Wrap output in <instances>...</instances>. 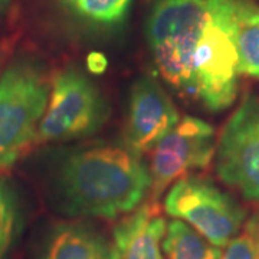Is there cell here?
Segmentation results:
<instances>
[{
    "label": "cell",
    "instance_id": "2e32d148",
    "mask_svg": "<svg viewBox=\"0 0 259 259\" xmlns=\"http://www.w3.org/2000/svg\"><path fill=\"white\" fill-rule=\"evenodd\" d=\"M225 248L221 259H259V248L246 233L235 236Z\"/></svg>",
    "mask_w": 259,
    "mask_h": 259
},
{
    "label": "cell",
    "instance_id": "8fae6325",
    "mask_svg": "<svg viewBox=\"0 0 259 259\" xmlns=\"http://www.w3.org/2000/svg\"><path fill=\"white\" fill-rule=\"evenodd\" d=\"M235 22L239 72L259 78V5L235 0Z\"/></svg>",
    "mask_w": 259,
    "mask_h": 259
},
{
    "label": "cell",
    "instance_id": "9c48e42d",
    "mask_svg": "<svg viewBox=\"0 0 259 259\" xmlns=\"http://www.w3.org/2000/svg\"><path fill=\"white\" fill-rule=\"evenodd\" d=\"M180 121L179 111L157 79L140 76L130 94L125 122V147L144 154Z\"/></svg>",
    "mask_w": 259,
    "mask_h": 259
},
{
    "label": "cell",
    "instance_id": "e0dca14e",
    "mask_svg": "<svg viewBox=\"0 0 259 259\" xmlns=\"http://www.w3.org/2000/svg\"><path fill=\"white\" fill-rule=\"evenodd\" d=\"M245 231H246L245 233L249 235L252 241L255 242L259 248V209L248 219V222L245 225Z\"/></svg>",
    "mask_w": 259,
    "mask_h": 259
},
{
    "label": "cell",
    "instance_id": "d6986e66",
    "mask_svg": "<svg viewBox=\"0 0 259 259\" xmlns=\"http://www.w3.org/2000/svg\"><path fill=\"white\" fill-rule=\"evenodd\" d=\"M3 59H5V55H3V52L0 51V69H2V65H3Z\"/></svg>",
    "mask_w": 259,
    "mask_h": 259
},
{
    "label": "cell",
    "instance_id": "7c38bea8",
    "mask_svg": "<svg viewBox=\"0 0 259 259\" xmlns=\"http://www.w3.org/2000/svg\"><path fill=\"white\" fill-rule=\"evenodd\" d=\"M164 259H221L222 252L182 221L167 225L161 242Z\"/></svg>",
    "mask_w": 259,
    "mask_h": 259
},
{
    "label": "cell",
    "instance_id": "9a60e30c",
    "mask_svg": "<svg viewBox=\"0 0 259 259\" xmlns=\"http://www.w3.org/2000/svg\"><path fill=\"white\" fill-rule=\"evenodd\" d=\"M166 229V221L154 214L131 242L122 259H164L161 242Z\"/></svg>",
    "mask_w": 259,
    "mask_h": 259
},
{
    "label": "cell",
    "instance_id": "5b68a950",
    "mask_svg": "<svg viewBox=\"0 0 259 259\" xmlns=\"http://www.w3.org/2000/svg\"><path fill=\"white\" fill-rule=\"evenodd\" d=\"M110 108L94 81L78 66L56 72L35 143L69 141L91 136L105 124Z\"/></svg>",
    "mask_w": 259,
    "mask_h": 259
},
{
    "label": "cell",
    "instance_id": "4fadbf2b",
    "mask_svg": "<svg viewBox=\"0 0 259 259\" xmlns=\"http://www.w3.org/2000/svg\"><path fill=\"white\" fill-rule=\"evenodd\" d=\"M133 0H56L66 15L91 28H112L128 13Z\"/></svg>",
    "mask_w": 259,
    "mask_h": 259
},
{
    "label": "cell",
    "instance_id": "30bf717a",
    "mask_svg": "<svg viewBox=\"0 0 259 259\" xmlns=\"http://www.w3.org/2000/svg\"><path fill=\"white\" fill-rule=\"evenodd\" d=\"M40 259H120L105 235L83 223H64L48 238Z\"/></svg>",
    "mask_w": 259,
    "mask_h": 259
},
{
    "label": "cell",
    "instance_id": "52a82bcc",
    "mask_svg": "<svg viewBox=\"0 0 259 259\" xmlns=\"http://www.w3.org/2000/svg\"><path fill=\"white\" fill-rule=\"evenodd\" d=\"M214 161L225 185L259 203V97H243L216 141Z\"/></svg>",
    "mask_w": 259,
    "mask_h": 259
},
{
    "label": "cell",
    "instance_id": "8992f818",
    "mask_svg": "<svg viewBox=\"0 0 259 259\" xmlns=\"http://www.w3.org/2000/svg\"><path fill=\"white\" fill-rule=\"evenodd\" d=\"M164 210L189 223L218 248H225L238 236L246 218L245 209L232 196L200 176H185L170 186Z\"/></svg>",
    "mask_w": 259,
    "mask_h": 259
},
{
    "label": "cell",
    "instance_id": "277c9868",
    "mask_svg": "<svg viewBox=\"0 0 259 259\" xmlns=\"http://www.w3.org/2000/svg\"><path fill=\"white\" fill-rule=\"evenodd\" d=\"M51 83L42 65L19 58L0 74V173L36 139Z\"/></svg>",
    "mask_w": 259,
    "mask_h": 259
},
{
    "label": "cell",
    "instance_id": "3957f363",
    "mask_svg": "<svg viewBox=\"0 0 259 259\" xmlns=\"http://www.w3.org/2000/svg\"><path fill=\"white\" fill-rule=\"evenodd\" d=\"M239 75L235 0H216L194 54L190 100L209 111L229 108L238 95Z\"/></svg>",
    "mask_w": 259,
    "mask_h": 259
},
{
    "label": "cell",
    "instance_id": "ac0fdd59",
    "mask_svg": "<svg viewBox=\"0 0 259 259\" xmlns=\"http://www.w3.org/2000/svg\"><path fill=\"white\" fill-rule=\"evenodd\" d=\"M10 0H0V13L2 12H5V9L8 8V5H9Z\"/></svg>",
    "mask_w": 259,
    "mask_h": 259
},
{
    "label": "cell",
    "instance_id": "7a4b0ae2",
    "mask_svg": "<svg viewBox=\"0 0 259 259\" xmlns=\"http://www.w3.org/2000/svg\"><path fill=\"white\" fill-rule=\"evenodd\" d=\"M216 0H154L147 20V40L158 74L190 100L196 49Z\"/></svg>",
    "mask_w": 259,
    "mask_h": 259
},
{
    "label": "cell",
    "instance_id": "ba28073f",
    "mask_svg": "<svg viewBox=\"0 0 259 259\" xmlns=\"http://www.w3.org/2000/svg\"><path fill=\"white\" fill-rule=\"evenodd\" d=\"M216 151V133L209 122L186 115L153 148L150 197L157 202L167 187L189 171L206 168Z\"/></svg>",
    "mask_w": 259,
    "mask_h": 259
},
{
    "label": "cell",
    "instance_id": "5bb4252c",
    "mask_svg": "<svg viewBox=\"0 0 259 259\" xmlns=\"http://www.w3.org/2000/svg\"><path fill=\"white\" fill-rule=\"evenodd\" d=\"M20 226L19 200L13 186L0 176V259L9 258Z\"/></svg>",
    "mask_w": 259,
    "mask_h": 259
},
{
    "label": "cell",
    "instance_id": "6da1fadb",
    "mask_svg": "<svg viewBox=\"0 0 259 259\" xmlns=\"http://www.w3.org/2000/svg\"><path fill=\"white\" fill-rule=\"evenodd\" d=\"M151 177L141 156L130 148L100 144L62 161L56 189L71 216L115 219L136 210L150 193Z\"/></svg>",
    "mask_w": 259,
    "mask_h": 259
}]
</instances>
